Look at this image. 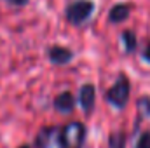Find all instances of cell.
<instances>
[{"mask_svg":"<svg viewBox=\"0 0 150 148\" xmlns=\"http://www.w3.org/2000/svg\"><path fill=\"white\" fill-rule=\"evenodd\" d=\"M129 12H131V5H127V4H117V5L112 7L108 18H110L112 23H120V21H124L129 16Z\"/></svg>","mask_w":150,"mask_h":148,"instance_id":"8992f818","label":"cell"},{"mask_svg":"<svg viewBox=\"0 0 150 148\" xmlns=\"http://www.w3.org/2000/svg\"><path fill=\"white\" fill-rule=\"evenodd\" d=\"M56 134V129H52V127H45V129H42L40 132H38L37 136V147L38 148H45L49 145V141H51V138Z\"/></svg>","mask_w":150,"mask_h":148,"instance_id":"ba28073f","label":"cell"},{"mask_svg":"<svg viewBox=\"0 0 150 148\" xmlns=\"http://www.w3.org/2000/svg\"><path fill=\"white\" fill-rule=\"evenodd\" d=\"M143 58H145V59L150 63V44L147 45V49H145V52H143Z\"/></svg>","mask_w":150,"mask_h":148,"instance_id":"5bb4252c","label":"cell"},{"mask_svg":"<svg viewBox=\"0 0 150 148\" xmlns=\"http://www.w3.org/2000/svg\"><path fill=\"white\" fill-rule=\"evenodd\" d=\"M108 145H110V148H124V145H126V134L124 132H115V134H112Z\"/></svg>","mask_w":150,"mask_h":148,"instance_id":"30bf717a","label":"cell"},{"mask_svg":"<svg viewBox=\"0 0 150 148\" xmlns=\"http://www.w3.org/2000/svg\"><path fill=\"white\" fill-rule=\"evenodd\" d=\"M107 98H108V101L112 105L119 106V108L127 103V98H129V80L124 75H120L117 78V82L112 85V89L107 92Z\"/></svg>","mask_w":150,"mask_h":148,"instance_id":"7a4b0ae2","label":"cell"},{"mask_svg":"<svg viewBox=\"0 0 150 148\" xmlns=\"http://www.w3.org/2000/svg\"><path fill=\"white\" fill-rule=\"evenodd\" d=\"M136 148H150V132H143L140 136Z\"/></svg>","mask_w":150,"mask_h":148,"instance_id":"7c38bea8","label":"cell"},{"mask_svg":"<svg viewBox=\"0 0 150 148\" xmlns=\"http://www.w3.org/2000/svg\"><path fill=\"white\" fill-rule=\"evenodd\" d=\"M122 40H124V44H126V51L127 52H133L134 51V47H136V37H134V33L133 32H124L122 33Z\"/></svg>","mask_w":150,"mask_h":148,"instance_id":"9c48e42d","label":"cell"},{"mask_svg":"<svg viewBox=\"0 0 150 148\" xmlns=\"http://www.w3.org/2000/svg\"><path fill=\"white\" fill-rule=\"evenodd\" d=\"M19 148H30V147H19Z\"/></svg>","mask_w":150,"mask_h":148,"instance_id":"9a60e30c","label":"cell"},{"mask_svg":"<svg viewBox=\"0 0 150 148\" xmlns=\"http://www.w3.org/2000/svg\"><path fill=\"white\" fill-rule=\"evenodd\" d=\"M84 136H86V127L80 122H70L68 125L63 127L59 141L63 148H80L84 143Z\"/></svg>","mask_w":150,"mask_h":148,"instance_id":"6da1fadb","label":"cell"},{"mask_svg":"<svg viewBox=\"0 0 150 148\" xmlns=\"http://www.w3.org/2000/svg\"><path fill=\"white\" fill-rule=\"evenodd\" d=\"M74 103H75V99L70 92H61V94L54 99V106L59 111H70L74 108Z\"/></svg>","mask_w":150,"mask_h":148,"instance_id":"52a82bcc","label":"cell"},{"mask_svg":"<svg viewBox=\"0 0 150 148\" xmlns=\"http://www.w3.org/2000/svg\"><path fill=\"white\" fill-rule=\"evenodd\" d=\"M9 4H14V5H25L28 0H7Z\"/></svg>","mask_w":150,"mask_h":148,"instance_id":"4fadbf2b","label":"cell"},{"mask_svg":"<svg viewBox=\"0 0 150 148\" xmlns=\"http://www.w3.org/2000/svg\"><path fill=\"white\" fill-rule=\"evenodd\" d=\"M93 9H94V4L91 0H79L72 4L67 11V18L68 21H72L74 25H79L82 21H86L91 14H93Z\"/></svg>","mask_w":150,"mask_h":148,"instance_id":"3957f363","label":"cell"},{"mask_svg":"<svg viewBox=\"0 0 150 148\" xmlns=\"http://www.w3.org/2000/svg\"><path fill=\"white\" fill-rule=\"evenodd\" d=\"M80 105L86 111H91L93 110V105H94V87L91 84H86L82 85L80 89Z\"/></svg>","mask_w":150,"mask_h":148,"instance_id":"5b68a950","label":"cell"},{"mask_svg":"<svg viewBox=\"0 0 150 148\" xmlns=\"http://www.w3.org/2000/svg\"><path fill=\"white\" fill-rule=\"evenodd\" d=\"M72 56H74L72 51H68V49H65V47L54 45V47L49 49V58H51V61L56 63V65H65V63H68V61L72 59Z\"/></svg>","mask_w":150,"mask_h":148,"instance_id":"277c9868","label":"cell"},{"mask_svg":"<svg viewBox=\"0 0 150 148\" xmlns=\"http://www.w3.org/2000/svg\"><path fill=\"white\" fill-rule=\"evenodd\" d=\"M138 110L143 115H150V98L149 96H143V98L138 99Z\"/></svg>","mask_w":150,"mask_h":148,"instance_id":"8fae6325","label":"cell"}]
</instances>
